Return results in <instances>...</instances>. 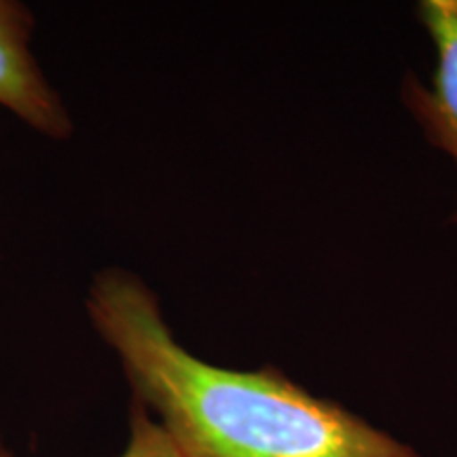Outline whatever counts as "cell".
<instances>
[{
    "label": "cell",
    "instance_id": "obj_3",
    "mask_svg": "<svg viewBox=\"0 0 457 457\" xmlns=\"http://www.w3.org/2000/svg\"><path fill=\"white\" fill-rule=\"evenodd\" d=\"M417 13L432 41L434 71L426 85L409 81L404 98L428 138L457 165V0H424Z\"/></svg>",
    "mask_w": 457,
    "mask_h": 457
},
{
    "label": "cell",
    "instance_id": "obj_1",
    "mask_svg": "<svg viewBox=\"0 0 457 457\" xmlns=\"http://www.w3.org/2000/svg\"><path fill=\"white\" fill-rule=\"evenodd\" d=\"M87 307L121 358L136 400L162 417L182 457H420L278 369L231 370L195 358L129 273H102Z\"/></svg>",
    "mask_w": 457,
    "mask_h": 457
},
{
    "label": "cell",
    "instance_id": "obj_4",
    "mask_svg": "<svg viewBox=\"0 0 457 457\" xmlns=\"http://www.w3.org/2000/svg\"><path fill=\"white\" fill-rule=\"evenodd\" d=\"M121 457H182L180 451L163 430L162 424L153 421L146 407L136 400L131 411V436Z\"/></svg>",
    "mask_w": 457,
    "mask_h": 457
},
{
    "label": "cell",
    "instance_id": "obj_5",
    "mask_svg": "<svg viewBox=\"0 0 457 457\" xmlns=\"http://www.w3.org/2000/svg\"><path fill=\"white\" fill-rule=\"evenodd\" d=\"M0 457H13V455H11V453H9V451H7V449H4V447H3V443H0Z\"/></svg>",
    "mask_w": 457,
    "mask_h": 457
},
{
    "label": "cell",
    "instance_id": "obj_2",
    "mask_svg": "<svg viewBox=\"0 0 457 457\" xmlns=\"http://www.w3.org/2000/svg\"><path fill=\"white\" fill-rule=\"evenodd\" d=\"M30 15L15 3L0 0V106L54 138L71 131V119L45 81L28 49Z\"/></svg>",
    "mask_w": 457,
    "mask_h": 457
}]
</instances>
